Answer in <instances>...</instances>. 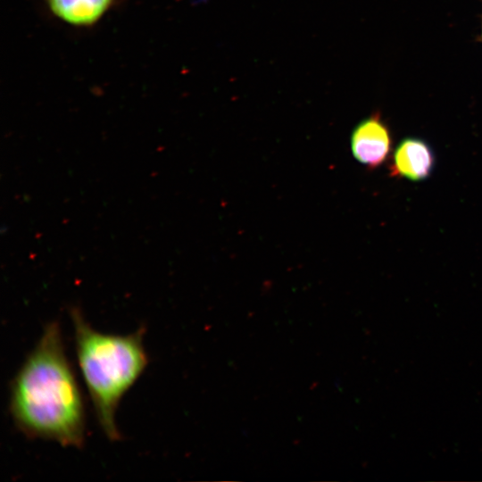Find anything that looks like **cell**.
<instances>
[{"label": "cell", "instance_id": "obj_4", "mask_svg": "<svg viewBox=\"0 0 482 482\" xmlns=\"http://www.w3.org/2000/svg\"><path fill=\"white\" fill-rule=\"evenodd\" d=\"M434 165L431 147L422 139L407 137L394 150L390 172L392 176L420 181L431 174Z\"/></svg>", "mask_w": 482, "mask_h": 482}, {"label": "cell", "instance_id": "obj_2", "mask_svg": "<svg viewBox=\"0 0 482 482\" xmlns=\"http://www.w3.org/2000/svg\"><path fill=\"white\" fill-rule=\"evenodd\" d=\"M78 363L87 385L98 423L111 441L121 438L116 411L123 395L148 364L144 347L145 328L128 335L95 329L79 307L70 310Z\"/></svg>", "mask_w": 482, "mask_h": 482}, {"label": "cell", "instance_id": "obj_3", "mask_svg": "<svg viewBox=\"0 0 482 482\" xmlns=\"http://www.w3.org/2000/svg\"><path fill=\"white\" fill-rule=\"evenodd\" d=\"M351 151L365 167L380 166L392 149V137L379 114H372L359 122L351 135Z\"/></svg>", "mask_w": 482, "mask_h": 482}, {"label": "cell", "instance_id": "obj_1", "mask_svg": "<svg viewBox=\"0 0 482 482\" xmlns=\"http://www.w3.org/2000/svg\"><path fill=\"white\" fill-rule=\"evenodd\" d=\"M9 408L15 426L27 437L84 445V399L57 320L44 327L12 380Z\"/></svg>", "mask_w": 482, "mask_h": 482}, {"label": "cell", "instance_id": "obj_5", "mask_svg": "<svg viewBox=\"0 0 482 482\" xmlns=\"http://www.w3.org/2000/svg\"><path fill=\"white\" fill-rule=\"evenodd\" d=\"M52 12L64 21L77 26L99 20L112 0H48Z\"/></svg>", "mask_w": 482, "mask_h": 482}]
</instances>
